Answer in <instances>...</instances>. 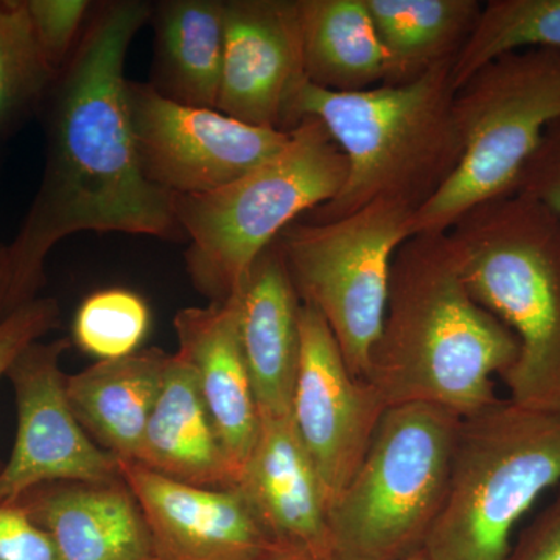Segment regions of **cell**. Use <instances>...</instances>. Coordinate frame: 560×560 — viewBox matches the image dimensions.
<instances>
[{
  "mask_svg": "<svg viewBox=\"0 0 560 560\" xmlns=\"http://www.w3.org/2000/svg\"><path fill=\"white\" fill-rule=\"evenodd\" d=\"M60 304L51 298H36L0 323V377L33 342L43 340L60 326Z\"/></svg>",
  "mask_w": 560,
  "mask_h": 560,
  "instance_id": "28",
  "label": "cell"
},
{
  "mask_svg": "<svg viewBox=\"0 0 560 560\" xmlns=\"http://www.w3.org/2000/svg\"><path fill=\"white\" fill-rule=\"evenodd\" d=\"M21 308L14 300L13 282H11V272L9 256H7V246L0 245V323L9 318L11 313Z\"/></svg>",
  "mask_w": 560,
  "mask_h": 560,
  "instance_id": "32",
  "label": "cell"
},
{
  "mask_svg": "<svg viewBox=\"0 0 560 560\" xmlns=\"http://www.w3.org/2000/svg\"><path fill=\"white\" fill-rule=\"evenodd\" d=\"M518 341L471 296L447 232L415 234L394 256L366 382L386 407L431 404L460 418L499 399Z\"/></svg>",
  "mask_w": 560,
  "mask_h": 560,
  "instance_id": "2",
  "label": "cell"
},
{
  "mask_svg": "<svg viewBox=\"0 0 560 560\" xmlns=\"http://www.w3.org/2000/svg\"><path fill=\"white\" fill-rule=\"evenodd\" d=\"M270 560H319L316 558H312V556L304 555V552L298 551H283L280 555L276 556Z\"/></svg>",
  "mask_w": 560,
  "mask_h": 560,
  "instance_id": "33",
  "label": "cell"
},
{
  "mask_svg": "<svg viewBox=\"0 0 560 560\" xmlns=\"http://www.w3.org/2000/svg\"><path fill=\"white\" fill-rule=\"evenodd\" d=\"M128 108L147 178L171 195L209 194L270 160L290 131L256 127L219 109L180 105L128 80Z\"/></svg>",
  "mask_w": 560,
  "mask_h": 560,
  "instance_id": "10",
  "label": "cell"
},
{
  "mask_svg": "<svg viewBox=\"0 0 560 560\" xmlns=\"http://www.w3.org/2000/svg\"><path fill=\"white\" fill-rule=\"evenodd\" d=\"M305 80L298 0H226L217 109L289 132L291 102Z\"/></svg>",
  "mask_w": 560,
  "mask_h": 560,
  "instance_id": "14",
  "label": "cell"
},
{
  "mask_svg": "<svg viewBox=\"0 0 560 560\" xmlns=\"http://www.w3.org/2000/svg\"><path fill=\"white\" fill-rule=\"evenodd\" d=\"M0 560H60L49 534L20 503H0Z\"/></svg>",
  "mask_w": 560,
  "mask_h": 560,
  "instance_id": "30",
  "label": "cell"
},
{
  "mask_svg": "<svg viewBox=\"0 0 560 560\" xmlns=\"http://www.w3.org/2000/svg\"><path fill=\"white\" fill-rule=\"evenodd\" d=\"M232 301L260 419L287 418L300 366L302 302L275 243Z\"/></svg>",
  "mask_w": 560,
  "mask_h": 560,
  "instance_id": "18",
  "label": "cell"
},
{
  "mask_svg": "<svg viewBox=\"0 0 560 560\" xmlns=\"http://www.w3.org/2000/svg\"><path fill=\"white\" fill-rule=\"evenodd\" d=\"M385 51L383 84L399 86L455 61L477 25V0H366Z\"/></svg>",
  "mask_w": 560,
  "mask_h": 560,
  "instance_id": "23",
  "label": "cell"
},
{
  "mask_svg": "<svg viewBox=\"0 0 560 560\" xmlns=\"http://www.w3.org/2000/svg\"><path fill=\"white\" fill-rule=\"evenodd\" d=\"M16 503L49 534L60 560H158L149 525L124 478L50 482Z\"/></svg>",
  "mask_w": 560,
  "mask_h": 560,
  "instance_id": "16",
  "label": "cell"
},
{
  "mask_svg": "<svg viewBox=\"0 0 560 560\" xmlns=\"http://www.w3.org/2000/svg\"><path fill=\"white\" fill-rule=\"evenodd\" d=\"M171 353L140 349L68 375L73 415L92 441L119 460H138Z\"/></svg>",
  "mask_w": 560,
  "mask_h": 560,
  "instance_id": "20",
  "label": "cell"
},
{
  "mask_svg": "<svg viewBox=\"0 0 560 560\" xmlns=\"http://www.w3.org/2000/svg\"><path fill=\"white\" fill-rule=\"evenodd\" d=\"M260 420L238 488L280 548L335 560L329 503L290 416Z\"/></svg>",
  "mask_w": 560,
  "mask_h": 560,
  "instance_id": "15",
  "label": "cell"
},
{
  "mask_svg": "<svg viewBox=\"0 0 560 560\" xmlns=\"http://www.w3.org/2000/svg\"><path fill=\"white\" fill-rule=\"evenodd\" d=\"M400 560H430L429 556H427V552L423 550H419L416 552H412V555L408 556V558H404Z\"/></svg>",
  "mask_w": 560,
  "mask_h": 560,
  "instance_id": "34",
  "label": "cell"
},
{
  "mask_svg": "<svg viewBox=\"0 0 560 560\" xmlns=\"http://www.w3.org/2000/svg\"><path fill=\"white\" fill-rule=\"evenodd\" d=\"M453 62L399 86L334 92L307 80L301 84L290 106V130L304 117H315L348 161L340 194L304 220L342 219L378 200L418 212L441 190L463 154Z\"/></svg>",
  "mask_w": 560,
  "mask_h": 560,
  "instance_id": "3",
  "label": "cell"
},
{
  "mask_svg": "<svg viewBox=\"0 0 560 560\" xmlns=\"http://www.w3.org/2000/svg\"><path fill=\"white\" fill-rule=\"evenodd\" d=\"M560 485V412L497 399L460 419L451 478L423 551L430 560H508L515 526Z\"/></svg>",
  "mask_w": 560,
  "mask_h": 560,
  "instance_id": "6",
  "label": "cell"
},
{
  "mask_svg": "<svg viewBox=\"0 0 560 560\" xmlns=\"http://www.w3.org/2000/svg\"><path fill=\"white\" fill-rule=\"evenodd\" d=\"M33 35L51 68L61 72L86 31L90 0H24Z\"/></svg>",
  "mask_w": 560,
  "mask_h": 560,
  "instance_id": "27",
  "label": "cell"
},
{
  "mask_svg": "<svg viewBox=\"0 0 560 560\" xmlns=\"http://www.w3.org/2000/svg\"><path fill=\"white\" fill-rule=\"evenodd\" d=\"M178 353L197 375L202 399L238 481L256 447L260 412L241 338L234 301L187 307L173 319Z\"/></svg>",
  "mask_w": 560,
  "mask_h": 560,
  "instance_id": "17",
  "label": "cell"
},
{
  "mask_svg": "<svg viewBox=\"0 0 560 560\" xmlns=\"http://www.w3.org/2000/svg\"><path fill=\"white\" fill-rule=\"evenodd\" d=\"M154 90L197 108L217 109L224 43L226 0H162L153 3Z\"/></svg>",
  "mask_w": 560,
  "mask_h": 560,
  "instance_id": "21",
  "label": "cell"
},
{
  "mask_svg": "<svg viewBox=\"0 0 560 560\" xmlns=\"http://www.w3.org/2000/svg\"><path fill=\"white\" fill-rule=\"evenodd\" d=\"M298 13L308 83L334 92L383 84L385 51L366 0H298Z\"/></svg>",
  "mask_w": 560,
  "mask_h": 560,
  "instance_id": "22",
  "label": "cell"
},
{
  "mask_svg": "<svg viewBox=\"0 0 560 560\" xmlns=\"http://www.w3.org/2000/svg\"><path fill=\"white\" fill-rule=\"evenodd\" d=\"M522 49L560 50V0H490L452 69L458 91L501 55Z\"/></svg>",
  "mask_w": 560,
  "mask_h": 560,
  "instance_id": "24",
  "label": "cell"
},
{
  "mask_svg": "<svg viewBox=\"0 0 560 560\" xmlns=\"http://www.w3.org/2000/svg\"><path fill=\"white\" fill-rule=\"evenodd\" d=\"M58 75L36 43L24 0H0V142L46 103Z\"/></svg>",
  "mask_w": 560,
  "mask_h": 560,
  "instance_id": "25",
  "label": "cell"
},
{
  "mask_svg": "<svg viewBox=\"0 0 560 560\" xmlns=\"http://www.w3.org/2000/svg\"><path fill=\"white\" fill-rule=\"evenodd\" d=\"M455 119L458 167L416 213L415 234H444L469 210L514 194L545 130L560 119V50L489 61L456 91Z\"/></svg>",
  "mask_w": 560,
  "mask_h": 560,
  "instance_id": "8",
  "label": "cell"
},
{
  "mask_svg": "<svg viewBox=\"0 0 560 560\" xmlns=\"http://www.w3.org/2000/svg\"><path fill=\"white\" fill-rule=\"evenodd\" d=\"M346 178L340 147L318 119L304 117L282 150L242 178L209 194L173 195L195 289L209 302L231 300L280 232L334 200Z\"/></svg>",
  "mask_w": 560,
  "mask_h": 560,
  "instance_id": "5",
  "label": "cell"
},
{
  "mask_svg": "<svg viewBox=\"0 0 560 560\" xmlns=\"http://www.w3.org/2000/svg\"><path fill=\"white\" fill-rule=\"evenodd\" d=\"M515 191L560 217V119L545 130L539 147L518 176Z\"/></svg>",
  "mask_w": 560,
  "mask_h": 560,
  "instance_id": "29",
  "label": "cell"
},
{
  "mask_svg": "<svg viewBox=\"0 0 560 560\" xmlns=\"http://www.w3.org/2000/svg\"><path fill=\"white\" fill-rule=\"evenodd\" d=\"M136 463L147 469L209 489L238 486L234 469L210 418L194 370L178 352L171 353L164 383Z\"/></svg>",
  "mask_w": 560,
  "mask_h": 560,
  "instance_id": "19",
  "label": "cell"
},
{
  "mask_svg": "<svg viewBox=\"0 0 560 560\" xmlns=\"http://www.w3.org/2000/svg\"><path fill=\"white\" fill-rule=\"evenodd\" d=\"M300 327L290 419L330 511L359 469L388 407L374 386L353 377L329 326L311 305L302 304Z\"/></svg>",
  "mask_w": 560,
  "mask_h": 560,
  "instance_id": "12",
  "label": "cell"
},
{
  "mask_svg": "<svg viewBox=\"0 0 560 560\" xmlns=\"http://www.w3.org/2000/svg\"><path fill=\"white\" fill-rule=\"evenodd\" d=\"M471 296L515 335L510 400L560 412V217L514 194L469 210L447 231Z\"/></svg>",
  "mask_w": 560,
  "mask_h": 560,
  "instance_id": "4",
  "label": "cell"
},
{
  "mask_svg": "<svg viewBox=\"0 0 560 560\" xmlns=\"http://www.w3.org/2000/svg\"><path fill=\"white\" fill-rule=\"evenodd\" d=\"M149 525L158 560H270L287 551L264 528L242 489L186 485L120 460Z\"/></svg>",
  "mask_w": 560,
  "mask_h": 560,
  "instance_id": "13",
  "label": "cell"
},
{
  "mask_svg": "<svg viewBox=\"0 0 560 560\" xmlns=\"http://www.w3.org/2000/svg\"><path fill=\"white\" fill-rule=\"evenodd\" d=\"M69 338L36 341L11 364L18 433L0 470V503H16L38 486L61 481L120 480V460L103 451L80 425L68 397L61 359Z\"/></svg>",
  "mask_w": 560,
  "mask_h": 560,
  "instance_id": "11",
  "label": "cell"
},
{
  "mask_svg": "<svg viewBox=\"0 0 560 560\" xmlns=\"http://www.w3.org/2000/svg\"><path fill=\"white\" fill-rule=\"evenodd\" d=\"M150 327V305L139 293L97 290L77 308L70 341L97 361L124 359L140 350Z\"/></svg>",
  "mask_w": 560,
  "mask_h": 560,
  "instance_id": "26",
  "label": "cell"
},
{
  "mask_svg": "<svg viewBox=\"0 0 560 560\" xmlns=\"http://www.w3.org/2000/svg\"><path fill=\"white\" fill-rule=\"evenodd\" d=\"M460 416L389 407L329 511L335 560H400L423 550L447 493Z\"/></svg>",
  "mask_w": 560,
  "mask_h": 560,
  "instance_id": "7",
  "label": "cell"
},
{
  "mask_svg": "<svg viewBox=\"0 0 560 560\" xmlns=\"http://www.w3.org/2000/svg\"><path fill=\"white\" fill-rule=\"evenodd\" d=\"M508 560H560V492L518 537Z\"/></svg>",
  "mask_w": 560,
  "mask_h": 560,
  "instance_id": "31",
  "label": "cell"
},
{
  "mask_svg": "<svg viewBox=\"0 0 560 560\" xmlns=\"http://www.w3.org/2000/svg\"><path fill=\"white\" fill-rule=\"evenodd\" d=\"M153 3H95L86 31L47 95L46 165L7 256L18 305L36 300L55 245L79 232L186 241L173 195L140 165L125 61Z\"/></svg>",
  "mask_w": 560,
  "mask_h": 560,
  "instance_id": "1",
  "label": "cell"
},
{
  "mask_svg": "<svg viewBox=\"0 0 560 560\" xmlns=\"http://www.w3.org/2000/svg\"><path fill=\"white\" fill-rule=\"evenodd\" d=\"M416 210L378 200L342 219L298 220L278 248L302 304L323 316L349 371L366 381L388 301L390 265L415 235Z\"/></svg>",
  "mask_w": 560,
  "mask_h": 560,
  "instance_id": "9",
  "label": "cell"
}]
</instances>
